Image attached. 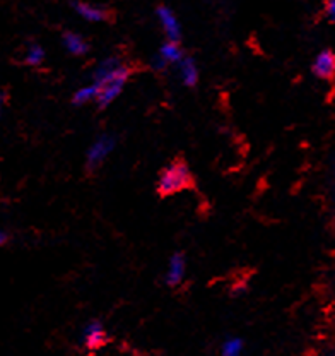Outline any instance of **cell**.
Here are the masks:
<instances>
[{"mask_svg":"<svg viewBox=\"0 0 335 356\" xmlns=\"http://www.w3.org/2000/svg\"><path fill=\"white\" fill-rule=\"evenodd\" d=\"M193 185H195V178L190 172L188 165L185 163V159L178 158L168 168L163 170L156 191L161 197H168V195H174L178 192L192 188Z\"/></svg>","mask_w":335,"mask_h":356,"instance_id":"1","label":"cell"},{"mask_svg":"<svg viewBox=\"0 0 335 356\" xmlns=\"http://www.w3.org/2000/svg\"><path fill=\"white\" fill-rule=\"evenodd\" d=\"M129 77H130V69L122 64L110 77H106L105 81H101V83L98 84L99 92L98 96H96V102H98L99 108H106L113 99H117L118 96H120L122 89H124L126 81H129Z\"/></svg>","mask_w":335,"mask_h":356,"instance_id":"2","label":"cell"},{"mask_svg":"<svg viewBox=\"0 0 335 356\" xmlns=\"http://www.w3.org/2000/svg\"><path fill=\"white\" fill-rule=\"evenodd\" d=\"M115 144H117L115 137L108 136V134L98 137V139L95 140V144H92L91 149H89V153H88V170L89 172H95L96 168H99V166H101V163L105 161L106 156L115 149Z\"/></svg>","mask_w":335,"mask_h":356,"instance_id":"3","label":"cell"},{"mask_svg":"<svg viewBox=\"0 0 335 356\" xmlns=\"http://www.w3.org/2000/svg\"><path fill=\"white\" fill-rule=\"evenodd\" d=\"M108 334L103 327V324L99 321H91L85 324L84 331H83V344L85 350L89 351H96L101 350L103 346H106L108 343Z\"/></svg>","mask_w":335,"mask_h":356,"instance_id":"4","label":"cell"},{"mask_svg":"<svg viewBox=\"0 0 335 356\" xmlns=\"http://www.w3.org/2000/svg\"><path fill=\"white\" fill-rule=\"evenodd\" d=\"M158 19H159V22H161L163 29H165L168 42H174V43L180 42V38H181L180 21H178V17L174 16V13L170 9V7H165V6L159 7Z\"/></svg>","mask_w":335,"mask_h":356,"instance_id":"5","label":"cell"},{"mask_svg":"<svg viewBox=\"0 0 335 356\" xmlns=\"http://www.w3.org/2000/svg\"><path fill=\"white\" fill-rule=\"evenodd\" d=\"M181 58H183V51H181L180 44L174 42H166L159 48V55L154 60V67L158 70H161L170 64H178Z\"/></svg>","mask_w":335,"mask_h":356,"instance_id":"6","label":"cell"},{"mask_svg":"<svg viewBox=\"0 0 335 356\" xmlns=\"http://www.w3.org/2000/svg\"><path fill=\"white\" fill-rule=\"evenodd\" d=\"M311 70L320 79H332L335 72V55L332 50H323L318 57L315 58Z\"/></svg>","mask_w":335,"mask_h":356,"instance_id":"7","label":"cell"},{"mask_svg":"<svg viewBox=\"0 0 335 356\" xmlns=\"http://www.w3.org/2000/svg\"><path fill=\"white\" fill-rule=\"evenodd\" d=\"M185 273H187V259L185 254L177 252L170 261V269L166 274V284L168 286H178L183 281Z\"/></svg>","mask_w":335,"mask_h":356,"instance_id":"8","label":"cell"},{"mask_svg":"<svg viewBox=\"0 0 335 356\" xmlns=\"http://www.w3.org/2000/svg\"><path fill=\"white\" fill-rule=\"evenodd\" d=\"M74 9L76 13L79 14L81 17L89 22H105L110 17L108 10L105 7H99L95 6V3H89V2H76L74 3Z\"/></svg>","mask_w":335,"mask_h":356,"instance_id":"9","label":"cell"},{"mask_svg":"<svg viewBox=\"0 0 335 356\" xmlns=\"http://www.w3.org/2000/svg\"><path fill=\"white\" fill-rule=\"evenodd\" d=\"M178 69H180L181 81L187 88H195L197 83H199V67H197L195 60L188 55H183L180 62H178Z\"/></svg>","mask_w":335,"mask_h":356,"instance_id":"10","label":"cell"},{"mask_svg":"<svg viewBox=\"0 0 335 356\" xmlns=\"http://www.w3.org/2000/svg\"><path fill=\"white\" fill-rule=\"evenodd\" d=\"M63 47L69 50V54L72 55H85L89 51V43L85 42L81 35H77V33H72V31H67L63 33Z\"/></svg>","mask_w":335,"mask_h":356,"instance_id":"11","label":"cell"},{"mask_svg":"<svg viewBox=\"0 0 335 356\" xmlns=\"http://www.w3.org/2000/svg\"><path fill=\"white\" fill-rule=\"evenodd\" d=\"M120 65H122L120 58H117V57H108V58H105V60H103L101 64L96 67L95 74H92V83L99 84V83H101V81H105L106 77H110L111 74H113L115 70H117Z\"/></svg>","mask_w":335,"mask_h":356,"instance_id":"12","label":"cell"},{"mask_svg":"<svg viewBox=\"0 0 335 356\" xmlns=\"http://www.w3.org/2000/svg\"><path fill=\"white\" fill-rule=\"evenodd\" d=\"M98 92H99V88H98V84H95V83H91L89 86L81 88L79 91H76V95H74V98H72L74 105L79 106V105H84V103L91 102V99H96Z\"/></svg>","mask_w":335,"mask_h":356,"instance_id":"13","label":"cell"},{"mask_svg":"<svg viewBox=\"0 0 335 356\" xmlns=\"http://www.w3.org/2000/svg\"><path fill=\"white\" fill-rule=\"evenodd\" d=\"M44 60V50L42 48V44L38 43H31L26 50L24 55V64L28 65H40Z\"/></svg>","mask_w":335,"mask_h":356,"instance_id":"14","label":"cell"},{"mask_svg":"<svg viewBox=\"0 0 335 356\" xmlns=\"http://www.w3.org/2000/svg\"><path fill=\"white\" fill-rule=\"evenodd\" d=\"M243 341L240 337H231L222 344V356H241L243 355Z\"/></svg>","mask_w":335,"mask_h":356,"instance_id":"15","label":"cell"},{"mask_svg":"<svg viewBox=\"0 0 335 356\" xmlns=\"http://www.w3.org/2000/svg\"><path fill=\"white\" fill-rule=\"evenodd\" d=\"M325 14L330 21L335 19V0H327L325 2Z\"/></svg>","mask_w":335,"mask_h":356,"instance_id":"16","label":"cell"},{"mask_svg":"<svg viewBox=\"0 0 335 356\" xmlns=\"http://www.w3.org/2000/svg\"><path fill=\"white\" fill-rule=\"evenodd\" d=\"M7 242H9V235H7L6 232H2V229H0V247H3V245H6Z\"/></svg>","mask_w":335,"mask_h":356,"instance_id":"17","label":"cell"},{"mask_svg":"<svg viewBox=\"0 0 335 356\" xmlns=\"http://www.w3.org/2000/svg\"><path fill=\"white\" fill-rule=\"evenodd\" d=\"M3 105H6V96L0 92V115H2V110H3Z\"/></svg>","mask_w":335,"mask_h":356,"instance_id":"18","label":"cell"}]
</instances>
